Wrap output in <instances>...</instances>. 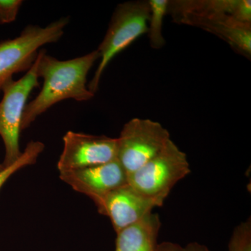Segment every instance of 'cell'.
Returning <instances> with one entry per match:
<instances>
[{"instance_id":"obj_1","label":"cell","mask_w":251,"mask_h":251,"mask_svg":"<svg viewBox=\"0 0 251 251\" xmlns=\"http://www.w3.org/2000/svg\"><path fill=\"white\" fill-rule=\"evenodd\" d=\"M99 57L95 50L82 57L62 61L41 50L36 57L37 74L44 84L36 98L26 105L21 130L29 128L38 117L62 100L87 101L93 98L94 94L87 85V75Z\"/></svg>"},{"instance_id":"obj_2","label":"cell","mask_w":251,"mask_h":251,"mask_svg":"<svg viewBox=\"0 0 251 251\" xmlns=\"http://www.w3.org/2000/svg\"><path fill=\"white\" fill-rule=\"evenodd\" d=\"M190 173L187 155L171 139L158 154L128 175L127 182L137 193L159 207L175 185Z\"/></svg>"},{"instance_id":"obj_3","label":"cell","mask_w":251,"mask_h":251,"mask_svg":"<svg viewBox=\"0 0 251 251\" xmlns=\"http://www.w3.org/2000/svg\"><path fill=\"white\" fill-rule=\"evenodd\" d=\"M150 16L149 1H130L117 5L103 41L97 49L100 62L87 85L92 93L95 94L98 91L102 75L114 57L148 33Z\"/></svg>"},{"instance_id":"obj_4","label":"cell","mask_w":251,"mask_h":251,"mask_svg":"<svg viewBox=\"0 0 251 251\" xmlns=\"http://www.w3.org/2000/svg\"><path fill=\"white\" fill-rule=\"evenodd\" d=\"M69 21V17L62 18L44 27L29 25L17 37L0 42V91L15 74L30 69L38 50L62 37Z\"/></svg>"},{"instance_id":"obj_5","label":"cell","mask_w":251,"mask_h":251,"mask_svg":"<svg viewBox=\"0 0 251 251\" xmlns=\"http://www.w3.org/2000/svg\"><path fill=\"white\" fill-rule=\"evenodd\" d=\"M39 85L37 74V59L19 80L13 79L3 85V98L0 101V137L5 149L3 167L15 163L22 154L20 149V134L23 112L28 97Z\"/></svg>"},{"instance_id":"obj_6","label":"cell","mask_w":251,"mask_h":251,"mask_svg":"<svg viewBox=\"0 0 251 251\" xmlns=\"http://www.w3.org/2000/svg\"><path fill=\"white\" fill-rule=\"evenodd\" d=\"M117 138V161L127 176L158 154L171 138L159 122L133 118L125 124Z\"/></svg>"},{"instance_id":"obj_7","label":"cell","mask_w":251,"mask_h":251,"mask_svg":"<svg viewBox=\"0 0 251 251\" xmlns=\"http://www.w3.org/2000/svg\"><path fill=\"white\" fill-rule=\"evenodd\" d=\"M64 147L57 163L62 172L76 171L117 160V138L69 130L63 137Z\"/></svg>"},{"instance_id":"obj_8","label":"cell","mask_w":251,"mask_h":251,"mask_svg":"<svg viewBox=\"0 0 251 251\" xmlns=\"http://www.w3.org/2000/svg\"><path fill=\"white\" fill-rule=\"evenodd\" d=\"M59 178L94 202L128 183L126 173L117 160L84 169L62 172Z\"/></svg>"},{"instance_id":"obj_9","label":"cell","mask_w":251,"mask_h":251,"mask_svg":"<svg viewBox=\"0 0 251 251\" xmlns=\"http://www.w3.org/2000/svg\"><path fill=\"white\" fill-rule=\"evenodd\" d=\"M97 210L111 221L115 232L136 224L156 208L127 183L94 202Z\"/></svg>"},{"instance_id":"obj_10","label":"cell","mask_w":251,"mask_h":251,"mask_svg":"<svg viewBox=\"0 0 251 251\" xmlns=\"http://www.w3.org/2000/svg\"><path fill=\"white\" fill-rule=\"evenodd\" d=\"M175 23L204 29L226 41L237 53L251 57V25L244 24L226 14L188 15Z\"/></svg>"},{"instance_id":"obj_11","label":"cell","mask_w":251,"mask_h":251,"mask_svg":"<svg viewBox=\"0 0 251 251\" xmlns=\"http://www.w3.org/2000/svg\"><path fill=\"white\" fill-rule=\"evenodd\" d=\"M161 226L159 216L151 213L116 233L115 251H156Z\"/></svg>"},{"instance_id":"obj_12","label":"cell","mask_w":251,"mask_h":251,"mask_svg":"<svg viewBox=\"0 0 251 251\" xmlns=\"http://www.w3.org/2000/svg\"><path fill=\"white\" fill-rule=\"evenodd\" d=\"M239 0H178L169 1L168 14L174 21L188 15L226 14L233 16Z\"/></svg>"},{"instance_id":"obj_13","label":"cell","mask_w":251,"mask_h":251,"mask_svg":"<svg viewBox=\"0 0 251 251\" xmlns=\"http://www.w3.org/2000/svg\"><path fill=\"white\" fill-rule=\"evenodd\" d=\"M168 0H150V16L148 34L150 44L153 49H161L166 44L163 35V23L168 14Z\"/></svg>"},{"instance_id":"obj_14","label":"cell","mask_w":251,"mask_h":251,"mask_svg":"<svg viewBox=\"0 0 251 251\" xmlns=\"http://www.w3.org/2000/svg\"><path fill=\"white\" fill-rule=\"evenodd\" d=\"M44 148L45 146L41 142H29L17 161L11 166L4 167L0 171V189L16 172L25 167L35 164L38 158L44 151Z\"/></svg>"},{"instance_id":"obj_15","label":"cell","mask_w":251,"mask_h":251,"mask_svg":"<svg viewBox=\"0 0 251 251\" xmlns=\"http://www.w3.org/2000/svg\"><path fill=\"white\" fill-rule=\"evenodd\" d=\"M228 251H251V218L234 228L229 239Z\"/></svg>"},{"instance_id":"obj_16","label":"cell","mask_w":251,"mask_h":251,"mask_svg":"<svg viewBox=\"0 0 251 251\" xmlns=\"http://www.w3.org/2000/svg\"><path fill=\"white\" fill-rule=\"evenodd\" d=\"M23 3L22 0H0V25L16 21Z\"/></svg>"},{"instance_id":"obj_17","label":"cell","mask_w":251,"mask_h":251,"mask_svg":"<svg viewBox=\"0 0 251 251\" xmlns=\"http://www.w3.org/2000/svg\"><path fill=\"white\" fill-rule=\"evenodd\" d=\"M156 251H213L204 244L191 242L182 246L172 242H163L158 244Z\"/></svg>"},{"instance_id":"obj_18","label":"cell","mask_w":251,"mask_h":251,"mask_svg":"<svg viewBox=\"0 0 251 251\" xmlns=\"http://www.w3.org/2000/svg\"><path fill=\"white\" fill-rule=\"evenodd\" d=\"M232 17L244 24L251 25V1L250 0H239Z\"/></svg>"},{"instance_id":"obj_19","label":"cell","mask_w":251,"mask_h":251,"mask_svg":"<svg viewBox=\"0 0 251 251\" xmlns=\"http://www.w3.org/2000/svg\"><path fill=\"white\" fill-rule=\"evenodd\" d=\"M4 168V167H3L2 164H1V163H0V171H1V170H2L3 168Z\"/></svg>"}]
</instances>
